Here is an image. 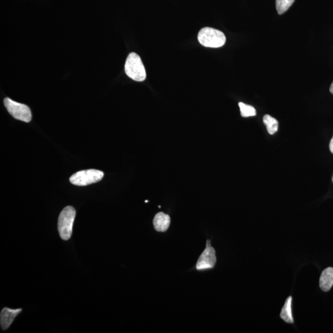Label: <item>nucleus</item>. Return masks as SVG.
Wrapping results in <instances>:
<instances>
[{
	"label": "nucleus",
	"instance_id": "nucleus-1",
	"mask_svg": "<svg viewBox=\"0 0 333 333\" xmlns=\"http://www.w3.org/2000/svg\"><path fill=\"white\" fill-rule=\"evenodd\" d=\"M198 39L202 46L214 48L223 46L226 42V36L222 32L208 27L199 32Z\"/></svg>",
	"mask_w": 333,
	"mask_h": 333
},
{
	"label": "nucleus",
	"instance_id": "nucleus-5",
	"mask_svg": "<svg viewBox=\"0 0 333 333\" xmlns=\"http://www.w3.org/2000/svg\"><path fill=\"white\" fill-rule=\"evenodd\" d=\"M4 104L10 115L16 120L30 122L32 120V113L28 106L13 101L9 98L4 100Z\"/></svg>",
	"mask_w": 333,
	"mask_h": 333
},
{
	"label": "nucleus",
	"instance_id": "nucleus-16",
	"mask_svg": "<svg viewBox=\"0 0 333 333\" xmlns=\"http://www.w3.org/2000/svg\"><path fill=\"white\" fill-rule=\"evenodd\" d=\"M332 183H333V175H332Z\"/></svg>",
	"mask_w": 333,
	"mask_h": 333
},
{
	"label": "nucleus",
	"instance_id": "nucleus-8",
	"mask_svg": "<svg viewBox=\"0 0 333 333\" xmlns=\"http://www.w3.org/2000/svg\"><path fill=\"white\" fill-rule=\"evenodd\" d=\"M320 288L324 292H328L333 286V268L324 269L320 278Z\"/></svg>",
	"mask_w": 333,
	"mask_h": 333
},
{
	"label": "nucleus",
	"instance_id": "nucleus-15",
	"mask_svg": "<svg viewBox=\"0 0 333 333\" xmlns=\"http://www.w3.org/2000/svg\"><path fill=\"white\" fill-rule=\"evenodd\" d=\"M330 90L332 94H333V82L332 83L331 86H330Z\"/></svg>",
	"mask_w": 333,
	"mask_h": 333
},
{
	"label": "nucleus",
	"instance_id": "nucleus-13",
	"mask_svg": "<svg viewBox=\"0 0 333 333\" xmlns=\"http://www.w3.org/2000/svg\"><path fill=\"white\" fill-rule=\"evenodd\" d=\"M239 107L240 108V114L243 118L252 117L257 114L255 108L252 106L244 104V103L239 102Z\"/></svg>",
	"mask_w": 333,
	"mask_h": 333
},
{
	"label": "nucleus",
	"instance_id": "nucleus-14",
	"mask_svg": "<svg viewBox=\"0 0 333 333\" xmlns=\"http://www.w3.org/2000/svg\"><path fill=\"white\" fill-rule=\"evenodd\" d=\"M330 150H331V152H332V154H333V136H332V140H331V142H330Z\"/></svg>",
	"mask_w": 333,
	"mask_h": 333
},
{
	"label": "nucleus",
	"instance_id": "nucleus-9",
	"mask_svg": "<svg viewBox=\"0 0 333 333\" xmlns=\"http://www.w3.org/2000/svg\"><path fill=\"white\" fill-rule=\"evenodd\" d=\"M153 224L156 230L160 232H165L168 230L170 224V218L168 214L160 212L156 215Z\"/></svg>",
	"mask_w": 333,
	"mask_h": 333
},
{
	"label": "nucleus",
	"instance_id": "nucleus-10",
	"mask_svg": "<svg viewBox=\"0 0 333 333\" xmlns=\"http://www.w3.org/2000/svg\"><path fill=\"white\" fill-rule=\"evenodd\" d=\"M292 296H289L285 300L284 306L280 313V318L284 320L285 323L293 324L294 323V318H293L292 310Z\"/></svg>",
	"mask_w": 333,
	"mask_h": 333
},
{
	"label": "nucleus",
	"instance_id": "nucleus-3",
	"mask_svg": "<svg viewBox=\"0 0 333 333\" xmlns=\"http://www.w3.org/2000/svg\"><path fill=\"white\" fill-rule=\"evenodd\" d=\"M76 214L75 208L71 206L66 207L60 214L58 218V231L63 240H70L72 235Z\"/></svg>",
	"mask_w": 333,
	"mask_h": 333
},
{
	"label": "nucleus",
	"instance_id": "nucleus-6",
	"mask_svg": "<svg viewBox=\"0 0 333 333\" xmlns=\"http://www.w3.org/2000/svg\"><path fill=\"white\" fill-rule=\"evenodd\" d=\"M216 250L211 246L210 240H208L206 249L198 259L196 269L198 270H203L213 268L216 266Z\"/></svg>",
	"mask_w": 333,
	"mask_h": 333
},
{
	"label": "nucleus",
	"instance_id": "nucleus-2",
	"mask_svg": "<svg viewBox=\"0 0 333 333\" xmlns=\"http://www.w3.org/2000/svg\"><path fill=\"white\" fill-rule=\"evenodd\" d=\"M125 72L128 78L136 82H142L146 78V72L141 58L136 52L128 56L125 64Z\"/></svg>",
	"mask_w": 333,
	"mask_h": 333
},
{
	"label": "nucleus",
	"instance_id": "nucleus-7",
	"mask_svg": "<svg viewBox=\"0 0 333 333\" xmlns=\"http://www.w3.org/2000/svg\"><path fill=\"white\" fill-rule=\"evenodd\" d=\"M22 311V309H10L4 308L1 312L0 314V324L2 330H6L12 324L13 321L18 314Z\"/></svg>",
	"mask_w": 333,
	"mask_h": 333
},
{
	"label": "nucleus",
	"instance_id": "nucleus-11",
	"mask_svg": "<svg viewBox=\"0 0 333 333\" xmlns=\"http://www.w3.org/2000/svg\"><path fill=\"white\" fill-rule=\"evenodd\" d=\"M263 122L270 134H274L276 133L278 129V122L276 118L270 115H265L263 118Z\"/></svg>",
	"mask_w": 333,
	"mask_h": 333
},
{
	"label": "nucleus",
	"instance_id": "nucleus-4",
	"mask_svg": "<svg viewBox=\"0 0 333 333\" xmlns=\"http://www.w3.org/2000/svg\"><path fill=\"white\" fill-rule=\"evenodd\" d=\"M104 176L102 171L89 169V170L79 171L70 176V183L76 186H84L102 180Z\"/></svg>",
	"mask_w": 333,
	"mask_h": 333
},
{
	"label": "nucleus",
	"instance_id": "nucleus-12",
	"mask_svg": "<svg viewBox=\"0 0 333 333\" xmlns=\"http://www.w3.org/2000/svg\"><path fill=\"white\" fill-rule=\"evenodd\" d=\"M295 0H276V7L279 14H284L292 6Z\"/></svg>",
	"mask_w": 333,
	"mask_h": 333
}]
</instances>
